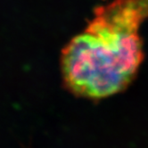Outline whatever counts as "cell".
<instances>
[{"label":"cell","mask_w":148,"mask_h":148,"mask_svg":"<svg viewBox=\"0 0 148 148\" xmlns=\"http://www.w3.org/2000/svg\"><path fill=\"white\" fill-rule=\"evenodd\" d=\"M148 0H115L95 11L83 32L61 55L65 88L79 97L102 99L124 90L144 59L139 28Z\"/></svg>","instance_id":"cell-1"}]
</instances>
